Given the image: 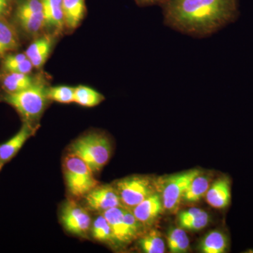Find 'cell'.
Here are the masks:
<instances>
[{
    "mask_svg": "<svg viewBox=\"0 0 253 253\" xmlns=\"http://www.w3.org/2000/svg\"><path fill=\"white\" fill-rule=\"evenodd\" d=\"M46 27L61 32L65 26L63 0H42Z\"/></svg>",
    "mask_w": 253,
    "mask_h": 253,
    "instance_id": "obj_15",
    "label": "cell"
},
{
    "mask_svg": "<svg viewBox=\"0 0 253 253\" xmlns=\"http://www.w3.org/2000/svg\"><path fill=\"white\" fill-rule=\"evenodd\" d=\"M18 47L19 39L16 29L6 18H0V60Z\"/></svg>",
    "mask_w": 253,
    "mask_h": 253,
    "instance_id": "obj_17",
    "label": "cell"
},
{
    "mask_svg": "<svg viewBox=\"0 0 253 253\" xmlns=\"http://www.w3.org/2000/svg\"><path fill=\"white\" fill-rule=\"evenodd\" d=\"M14 19L26 34L34 36L41 33L46 27L42 0H18Z\"/></svg>",
    "mask_w": 253,
    "mask_h": 253,
    "instance_id": "obj_6",
    "label": "cell"
},
{
    "mask_svg": "<svg viewBox=\"0 0 253 253\" xmlns=\"http://www.w3.org/2000/svg\"><path fill=\"white\" fill-rule=\"evenodd\" d=\"M61 219L63 227L73 235L86 238L91 231L90 214L75 201H68L63 206Z\"/></svg>",
    "mask_w": 253,
    "mask_h": 253,
    "instance_id": "obj_8",
    "label": "cell"
},
{
    "mask_svg": "<svg viewBox=\"0 0 253 253\" xmlns=\"http://www.w3.org/2000/svg\"><path fill=\"white\" fill-rule=\"evenodd\" d=\"M39 125L33 126L28 123H23L19 131L11 139L0 145V169L9 163L22 149L26 141L36 134Z\"/></svg>",
    "mask_w": 253,
    "mask_h": 253,
    "instance_id": "obj_10",
    "label": "cell"
},
{
    "mask_svg": "<svg viewBox=\"0 0 253 253\" xmlns=\"http://www.w3.org/2000/svg\"><path fill=\"white\" fill-rule=\"evenodd\" d=\"M12 0H0V18L6 17L11 9Z\"/></svg>",
    "mask_w": 253,
    "mask_h": 253,
    "instance_id": "obj_28",
    "label": "cell"
},
{
    "mask_svg": "<svg viewBox=\"0 0 253 253\" xmlns=\"http://www.w3.org/2000/svg\"><path fill=\"white\" fill-rule=\"evenodd\" d=\"M1 63V70L3 72L30 75L34 68L25 53L6 55L2 59Z\"/></svg>",
    "mask_w": 253,
    "mask_h": 253,
    "instance_id": "obj_20",
    "label": "cell"
},
{
    "mask_svg": "<svg viewBox=\"0 0 253 253\" xmlns=\"http://www.w3.org/2000/svg\"><path fill=\"white\" fill-rule=\"evenodd\" d=\"M91 235L96 241L100 242H115L114 237L111 226L102 214H99L91 226Z\"/></svg>",
    "mask_w": 253,
    "mask_h": 253,
    "instance_id": "obj_25",
    "label": "cell"
},
{
    "mask_svg": "<svg viewBox=\"0 0 253 253\" xmlns=\"http://www.w3.org/2000/svg\"><path fill=\"white\" fill-rule=\"evenodd\" d=\"M141 251L146 253L166 252V244L158 231L151 230L141 238L139 241Z\"/></svg>",
    "mask_w": 253,
    "mask_h": 253,
    "instance_id": "obj_24",
    "label": "cell"
},
{
    "mask_svg": "<svg viewBox=\"0 0 253 253\" xmlns=\"http://www.w3.org/2000/svg\"><path fill=\"white\" fill-rule=\"evenodd\" d=\"M104 95L84 85L75 87L74 103L84 107H94L104 101Z\"/></svg>",
    "mask_w": 253,
    "mask_h": 253,
    "instance_id": "obj_22",
    "label": "cell"
},
{
    "mask_svg": "<svg viewBox=\"0 0 253 253\" xmlns=\"http://www.w3.org/2000/svg\"><path fill=\"white\" fill-rule=\"evenodd\" d=\"M211 176L200 173L199 175L195 176L190 183L183 196V200L186 202L195 203L200 201L211 186Z\"/></svg>",
    "mask_w": 253,
    "mask_h": 253,
    "instance_id": "obj_21",
    "label": "cell"
},
{
    "mask_svg": "<svg viewBox=\"0 0 253 253\" xmlns=\"http://www.w3.org/2000/svg\"><path fill=\"white\" fill-rule=\"evenodd\" d=\"M162 5L166 26L196 38L212 36L237 15L236 0H166Z\"/></svg>",
    "mask_w": 253,
    "mask_h": 253,
    "instance_id": "obj_1",
    "label": "cell"
},
{
    "mask_svg": "<svg viewBox=\"0 0 253 253\" xmlns=\"http://www.w3.org/2000/svg\"><path fill=\"white\" fill-rule=\"evenodd\" d=\"M86 208L102 213L111 208L123 206L114 186L98 185L84 197Z\"/></svg>",
    "mask_w": 253,
    "mask_h": 253,
    "instance_id": "obj_9",
    "label": "cell"
},
{
    "mask_svg": "<svg viewBox=\"0 0 253 253\" xmlns=\"http://www.w3.org/2000/svg\"><path fill=\"white\" fill-rule=\"evenodd\" d=\"M114 187L117 191L123 207L130 211L155 192L152 182L146 176L125 178L116 183Z\"/></svg>",
    "mask_w": 253,
    "mask_h": 253,
    "instance_id": "obj_5",
    "label": "cell"
},
{
    "mask_svg": "<svg viewBox=\"0 0 253 253\" xmlns=\"http://www.w3.org/2000/svg\"><path fill=\"white\" fill-rule=\"evenodd\" d=\"M201 172L199 169H191L169 176L165 180L162 186L161 199L163 208L166 211L174 212L178 209L190 183Z\"/></svg>",
    "mask_w": 253,
    "mask_h": 253,
    "instance_id": "obj_7",
    "label": "cell"
},
{
    "mask_svg": "<svg viewBox=\"0 0 253 253\" xmlns=\"http://www.w3.org/2000/svg\"><path fill=\"white\" fill-rule=\"evenodd\" d=\"M1 169H0V172H1Z\"/></svg>",
    "mask_w": 253,
    "mask_h": 253,
    "instance_id": "obj_30",
    "label": "cell"
},
{
    "mask_svg": "<svg viewBox=\"0 0 253 253\" xmlns=\"http://www.w3.org/2000/svg\"><path fill=\"white\" fill-rule=\"evenodd\" d=\"M30 75L23 73H0V84L6 94H12L27 89L36 83Z\"/></svg>",
    "mask_w": 253,
    "mask_h": 253,
    "instance_id": "obj_16",
    "label": "cell"
},
{
    "mask_svg": "<svg viewBox=\"0 0 253 253\" xmlns=\"http://www.w3.org/2000/svg\"><path fill=\"white\" fill-rule=\"evenodd\" d=\"M47 89L45 84L38 79L24 90L12 94L5 93L3 99L17 111L23 123L37 126L49 100Z\"/></svg>",
    "mask_w": 253,
    "mask_h": 253,
    "instance_id": "obj_2",
    "label": "cell"
},
{
    "mask_svg": "<svg viewBox=\"0 0 253 253\" xmlns=\"http://www.w3.org/2000/svg\"><path fill=\"white\" fill-rule=\"evenodd\" d=\"M125 211L126 208L119 206L104 211L101 214L106 218L111 226L115 242L127 244L135 239L136 236L126 223Z\"/></svg>",
    "mask_w": 253,
    "mask_h": 253,
    "instance_id": "obj_11",
    "label": "cell"
},
{
    "mask_svg": "<svg viewBox=\"0 0 253 253\" xmlns=\"http://www.w3.org/2000/svg\"><path fill=\"white\" fill-rule=\"evenodd\" d=\"M63 169L68 191L76 199H84L89 191L100 184L88 165L72 153L63 159Z\"/></svg>",
    "mask_w": 253,
    "mask_h": 253,
    "instance_id": "obj_4",
    "label": "cell"
},
{
    "mask_svg": "<svg viewBox=\"0 0 253 253\" xmlns=\"http://www.w3.org/2000/svg\"><path fill=\"white\" fill-rule=\"evenodd\" d=\"M111 141L102 133L91 132L73 141L70 152L76 155L88 165L94 173L100 172L111 156Z\"/></svg>",
    "mask_w": 253,
    "mask_h": 253,
    "instance_id": "obj_3",
    "label": "cell"
},
{
    "mask_svg": "<svg viewBox=\"0 0 253 253\" xmlns=\"http://www.w3.org/2000/svg\"><path fill=\"white\" fill-rule=\"evenodd\" d=\"M206 200L211 207L224 209L231 204V181L227 176L219 178L210 186Z\"/></svg>",
    "mask_w": 253,
    "mask_h": 253,
    "instance_id": "obj_12",
    "label": "cell"
},
{
    "mask_svg": "<svg viewBox=\"0 0 253 253\" xmlns=\"http://www.w3.org/2000/svg\"><path fill=\"white\" fill-rule=\"evenodd\" d=\"M65 26L73 30L81 24L85 14L84 0H63Z\"/></svg>",
    "mask_w": 253,
    "mask_h": 253,
    "instance_id": "obj_19",
    "label": "cell"
},
{
    "mask_svg": "<svg viewBox=\"0 0 253 253\" xmlns=\"http://www.w3.org/2000/svg\"><path fill=\"white\" fill-rule=\"evenodd\" d=\"M166 0H136L138 4L142 5V6H149V5H154L156 4H162Z\"/></svg>",
    "mask_w": 253,
    "mask_h": 253,
    "instance_id": "obj_29",
    "label": "cell"
},
{
    "mask_svg": "<svg viewBox=\"0 0 253 253\" xmlns=\"http://www.w3.org/2000/svg\"><path fill=\"white\" fill-rule=\"evenodd\" d=\"M229 237L224 231L213 230L201 240L199 249L204 253H224L229 251Z\"/></svg>",
    "mask_w": 253,
    "mask_h": 253,
    "instance_id": "obj_18",
    "label": "cell"
},
{
    "mask_svg": "<svg viewBox=\"0 0 253 253\" xmlns=\"http://www.w3.org/2000/svg\"><path fill=\"white\" fill-rule=\"evenodd\" d=\"M167 242L170 253H184L189 249V239L182 228H172L168 233Z\"/></svg>",
    "mask_w": 253,
    "mask_h": 253,
    "instance_id": "obj_23",
    "label": "cell"
},
{
    "mask_svg": "<svg viewBox=\"0 0 253 253\" xmlns=\"http://www.w3.org/2000/svg\"><path fill=\"white\" fill-rule=\"evenodd\" d=\"M54 38L51 35L41 37L33 42L25 51L33 67L41 69L49 58L54 45Z\"/></svg>",
    "mask_w": 253,
    "mask_h": 253,
    "instance_id": "obj_14",
    "label": "cell"
},
{
    "mask_svg": "<svg viewBox=\"0 0 253 253\" xmlns=\"http://www.w3.org/2000/svg\"><path fill=\"white\" fill-rule=\"evenodd\" d=\"M75 87L70 86H56L48 88L47 96L49 100L60 104L74 102Z\"/></svg>",
    "mask_w": 253,
    "mask_h": 253,
    "instance_id": "obj_26",
    "label": "cell"
},
{
    "mask_svg": "<svg viewBox=\"0 0 253 253\" xmlns=\"http://www.w3.org/2000/svg\"><path fill=\"white\" fill-rule=\"evenodd\" d=\"M210 216L206 211L190 220L184 221L179 224V226L184 230L196 231L204 229L209 224Z\"/></svg>",
    "mask_w": 253,
    "mask_h": 253,
    "instance_id": "obj_27",
    "label": "cell"
},
{
    "mask_svg": "<svg viewBox=\"0 0 253 253\" xmlns=\"http://www.w3.org/2000/svg\"><path fill=\"white\" fill-rule=\"evenodd\" d=\"M163 209L161 196L154 192L131 211L142 226H146L152 224L162 212Z\"/></svg>",
    "mask_w": 253,
    "mask_h": 253,
    "instance_id": "obj_13",
    "label": "cell"
}]
</instances>
